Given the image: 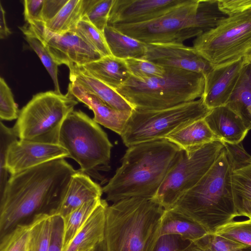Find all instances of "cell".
Instances as JSON below:
<instances>
[{
	"instance_id": "obj_1",
	"label": "cell",
	"mask_w": 251,
	"mask_h": 251,
	"mask_svg": "<svg viewBox=\"0 0 251 251\" xmlns=\"http://www.w3.org/2000/svg\"><path fill=\"white\" fill-rule=\"evenodd\" d=\"M76 172L60 158L10 176L0 194V237L38 214L53 215Z\"/></svg>"
},
{
	"instance_id": "obj_2",
	"label": "cell",
	"mask_w": 251,
	"mask_h": 251,
	"mask_svg": "<svg viewBox=\"0 0 251 251\" xmlns=\"http://www.w3.org/2000/svg\"><path fill=\"white\" fill-rule=\"evenodd\" d=\"M183 150L166 139L128 147L121 165L102 187L106 201L131 197L153 198Z\"/></svg>"
},
{
	"instance_id": "obj_3",
	"label": "cell",
	"mask_w": 251,
	"mask_h": 251,
	"mask_svg": "<svg viewBox=\"0 0 251 251\" xmlns=\"http://www.w3.org/2000/svg\"><path fill=\"white\" fill-rule=\"evenodd\" d=\"M164 210L154 197L126 198L108 205L105 251H153Z\"/></svg>"
},
{
	"instance_id": "obj_4",
	"label": "cell",
	"mask_w": 251,
	"mask_h": 251,
	"mask_svg": "<svg viewBox=\"0 0 251 251\" xmlns=\"http://www.w3.org/2000/svg\"><path fill=\"white\" fill-rule=\"evenodd\" d=\"M233 170L225 148L214 163L173 208L202 225L209 233L239 216L232 184Z\"/></svg>"
},
{
	"instance_id": "obj_5",
	"label": "cell",
	"mask_w": 251,
	"mask_h": 251,
	"mask_svg": "<svg viewBox=\"0 0 251 251\" xmlns=\"http://www.w3.org/2000/svg\"><path fill=\"white\" fill-rule=\"evenodd\" d=\"M226 17L219 10L218 0H185L152 21L112 26L146 44H183L214 28Z\"/></svg>"
},
{
	"instance_id": "obj_6",
	"label": "cell",
	"mask_w": 251,
	"mask_h": 251,
	"mask_svg": "<svg viewBox=\"0 0 251 251\" xmlns=\"http://www.w3.org/2000/svg\"><path fill=\"white\" fill-rule=\"evenodd\" d=\"M204 83L203 75L165 67L162 76L144 79L130 76L115 90L135 109L157 110L201 98Z\"/></svg>"
},
{
	"instance_id": "obj_7",
	"label": "cell",
	"mask_w": 251,
	"mask_h": 251,
	"mask_svg": "<svg viewBox=\"0 0 251 251\" xmlns=\"http://www.w3.org/2000/svg\"><path fill=\"white\" fill-rule=\"evenodd\" d=\"M58 144L69 153V158L80 166V171L104 183L100 171H108L113 147L107 134L93 119L81 110H73L60 129Z\"/></svg>"
},
{
	"instance_id": "obj_8",
	"label": "cell",
	"mask_w": 251,
	"mask_h": 251,
	"mask_svg": "<svg viewBox=\"0 0 251 251\" xmlns=\"http://www.w3.org/2000/svg\"><path fill=\"white\" fill-rule=\"evenodd\" d=\"M78 102L68 92L37 93L20 111L13 127L20 140L58 144L62 125Z\"/></svg>"
},
{
	"instance_id": "obj_9",
	"label": "cell",
	"mask_w": 251,
	"mask_h": 251,
	"mask_svg": "<svg viewBox=\"0 0 251 251\" xmlns=\"http://www.w3.org/2000/svg\"><path fill=\"white\" fill-rule=\"evenodd\" d=\"M211 110L201 98L165 109H134L121 135L123 143L128 148L165 139L184 126L204 119Z\"/></svg>"
},
{
	"instance_id": "obj_10",
	"label": "cell",
	"mask_w": 251,
	"mask_h": 251,
	"mask_svg": "<svg viewBox=\"0 0 251 251\" xmlns=\"http://www.w3.org/2000/svg\"><path fill=\"white\" fill-rule=\"evenodd\" d=\"M193 43L196 51L214 66L242 58L251 47V9L226 17Z\"/></svg>"
},
{
	"instance_id": "obj_11",
	"label": "cell",
	"mask_w": 251,
	"mask_h": 251,
	"mask_svg": "<svg viewBox=\"0 0 251 251\" xmlns=\"http://www.w3.org/2000/svg\"><path fill=\"white\" fill-rule=\"evenodd\" d=\"M224 146L215 140L182 153L166 175L154 198L165 210L173 208L180 198L194 187L217 160Z\"/></svg>"
},
{
	"instance_id": "obj_12",
	"label": "cell",
	"mask_w": 251,
	"mask_h": 251,
	"mask_svg": "<svg viewBox=\"0 0 251 251\" xmlns=\"http://www.w3.org/2000/svg\"><path fill=\"white\" fill-rule=\"evenodd\" d=\"M20 28L24 34H31L40 39L58 65L82 66L102 57L74 30L53 33L46 29L42 22L27 24Z\"/></svg>"
},
{
	"instance_id": "obj_13",
	"label": "cell",
	"mask_w": 251,
	"mask_h": 251,
	"mask_svg": "<svg viewBox=\"0 0 251 251\" xmlns=\"http://www.w3.org/2000/svg\"><path fill=\"white\" fill-rule=\"evenodd\" d=\"M142 58L164 67L184 70L204 76L214 67L193 47L183 44H147Z\"/></svg>"
},
{
	"instance_id": "obj_14",
	"label": "cell",
	"mask_w": 251,
	"mask_h": 251,
	"mask_svg": "<svg viewBox=\"0 0 251 251\" xmlns=\"http://www.w3.org/2000/svg\"><path fill=\"white\" fill-rule=\"evenodd\" d=\"M68 151L59 144L17 140L8 150L6 166L10 176L60 158H69Z\"/></svg>"
},
{
	"instance_id": "obj_15",
	"label": "cell",
	"mask_w": 251,
	"mask_h": 251,
	"mask_svg": "<svg viewBox=\"0 0 251 251\" xmlns=\"http://www.w3.org/2000/svg\"><path fill=\"white\" fill-rule=\"evenodd\" d=\"M185 0H114L107 25H131L155 19Z\"/></svg>"
},
{
	"instance_id": "obj_16",
	"label": "cell",
	"mask_w": 251,
	"mask_h": 251,
	"mask_svg": "<svg viewBox=\"0 0 251 251\" xmlns=\"http://www.w3.org/2000/svg\"><path fill=\"white\" fill-rule=\"evenodd\" d=\"M245 65L241 58L215 66L204 76V88L201 98L208 108L226 104Z\"/></svg>"
},
{
	"instance_id": "obj_17",
	"label": "cell",
	"mask_w": 251,
	"mask_h": 251,
	"mask_svg": "<svg viewBox=\"0 0 251 251\" xmlns=\"http://www.w3.org/2000/svg\"><path fill=\"white\" fill-rule=\"evenodd\" d=\"M68 93L93 111L95 122L122 135L132 112L116 110L95 95L72 82L69 84Z\"/></svg>"
},
{
	"instance_id": "obj_18",
	"label": "cell",
	"mask_w": 251,
	"mask_h": 251,
	"mask_svg": "<svg viewBox=\"0 0 251 251\" xmlns=\"http://www.w3.org/2000/svg\"><path fill=\"white\" fill-rule=\"evenodd\" d=\"M102 187L88 175L80 170L73 175L66 194L52 215L64 218L87 201L101 199Z\"/></svg>"
},
{
	"instance_id": "obj_19",
	"label": "cell",
	"mask_w": 251,
	"mask_h": 251,
	"mask_svg": "<svg viewBox=\"0 0 251 251\" xmlns=\"http://www.w3.org/2000/svg\"><path fill=\"white\" fill-rule=\"evenodd\" d=\"M204 119L222 142L240 143L249 130L241 118L226 105L212 109Z\"/></svg>"
},
{
	"instance_id": "obj_20",
	"label": "cell",
	"mask_w": 251,
	"mask_h": 251,
	"mask_svg": "<svg viewBox=\"0 0 251 251\" xmlns=\"http://www.w3.org/2000/svg\"><path fill=\"white\" fill-rule=\"evenodd\" d=\"M71 82L90 92L112 108L121 111L132 112L133 106L115 90L90 75L82 66L68 67Z\"/></svg>"
},
{
	"instance_id": "obj_21",
	"label": "cell",
	"mask_w": 251,
	"mask_h": 251,
	"mask_svg": "<svg viewBox=\"0 0 251 251\" xmlns=\"http://www.w3.org/2000/svg\"><path fill=\"white\" fill-rule=\"evenodd\" d=\"M108 206L106 200L102 199L64 251H86L103 242Z\"/></svg>"
},
{
	"instance_id": "obj_22",
	"label": "cell",
	"mask_w": 251,
	"mask_h": 251,
	"mask_svg": "<svg viewBox=\"0 0 251 251\" xmlns=\"http://www.w3.org/2000/svg\"><path fill=\"white\" fill-rule=\"evenodd\" d=\"M208 233L200 224L175 208L165 210L159 235H176L191 243L196 242Z\"/></svg>"
},
{
	"instance_id": "obj_23",
	"label": "cell",
	"mask_w": 251,
	"mask_h": 251,
	"mask_svg": "<svg viewBox=\"0 0 251 251\" xmlns=\"http://www.w3.org/2000/svg\"><path fill=\"white\" fill-rule=\"evenodd\" d=\"M82 67L92 76L114 90L131 76L125 60L112 55L102 57Z\"/></svg>"
},
{
	"instance_id": "obj_24",
	"label": "cell",
	"mask_w": 251,
	"mask_h": 251,
	"mask_svg": "<svg viewBox=\"0 0 251 251\" xmlns=\"http://www.w3.org/2000/svg\"><path fill=\"white\" fill-rule=\"evenodd\" d=\"M165 139L188 152L218 140L204 119L195 121L169 134Z\"/></svg>"
},
{
	"instance_id": "obj_25",
	"label": "cell",
	"mask_w": 251,
	"mask_h": 251,
	"mask_svg": "<svg viewBox=\"0 0 251 251\" xmlns=\"http://www.w3.org/2000/svg\"><path fill=\"white\" fill-rule=\"evenodd\" d=\"M103 34L111 54L121 59L142 58L147 44L107 25Z\"/></svg>"
},
{
	"instance_id": "obj_26",
	"label": "cell",
	"mask_w": 251,
	"mask_h": 251,
	"mask_svg": "<svg viewBox=\"0 0 251 251\" xmlns=\"http://www.w3.org/2000/svg\"><path fill=\"white\" fill-rule=\"evenodd\" d=\"M251 129V65H245L233 92L226 105Z\"/></svg>"
},
{
	"instance_id": "obj_27",
	"label": "cell",
	"mask_w": 251,
	"mask_h": 251,
	"mask_svg": "<svg viewBox=\"0 0 251 251\" xmlns=\"http://www.w3.org/2000/svg\"><path fill=\"white\" fill-rule=\"evenodd\" d=\"M83 0H68L58 13L49 21L43 23L44 27L50 32L62 34L73 30L81 19Z\"/></svg>"
},
{
	"instance_id": "obj_28",
	"label": "cell",
	"mask_w": 251,
	"mask_h": 251,
	"mask_svg": "<svg viewBox=\"0 0 251 251\" xmlns=\"http://www.w3.org/2000/svg\"><path fill=\"white\" fill-rule=\"evenodd\" d=\"M102 199L85 202L63 219V250L64 251L87 219L100 204Z\"/></svg>"
},
{
	"instance_id": "obj_29",
	"label": "cell",
	"mask_w": 251,
	"mask_h": 251,
	"mask_svg": "<svg viewBox=\"0 0 251 251\" xmlns=\"http://www.w3.org/2000/svg\"><path fill=\"white\" fill-rule=\"evenodd\" d=\"M53 215L44 213L33 218L27 251H48L50 245Z\"/></svg>"
},
{
	"instance_id": "obj_30",
	"label": "cell",
	"mask_w": 251,
	"mask_h": 251,
	"mask_svg": "<svg viewBox=\"0 0 251 251\" xmlns=\"http://www.w3.org/2000/svg\"><path fill=\"white\" fill-rule=\"evenodd\" d=\"M181 251H251V247L209 233Z\"/></svg>"
},
{
	"instance_id": "obj_31",
	"label": "cell",
	"mask_w": 251,
	"mask_h": 251,
	"mask_svg": "<svg viewBox=\"0 0 251 251\" xmlns=\"http://www.w3.org/2000/svg\"><path fill=\"white\" fill-rule=\"evenodd\" d=\"M114 0H83L82 19L103 33Z\"/></svg>"
},
{
	"instance_id": "obj_32",
	"label": "cell",
	"mask_w": 251,
	"mask_h": 251,
	"mask_svg": "<svg viewBox=\"0 0 251 251\" xmlns=\"http://www.w3.org/2000/svg\"><path fill=\"white\" fill-rule=\"evenodd\" d=\"M232 184L234 201L238 213L241 208L251 206V164L233 171Z\"/></svg>"
},
{
	"instance_id": "obj_33",
	"label": "cell",
	"mask_w": 251,
	"mask_h": 251,
	"mask_svg": "<svg viewBox=\"0 0 251 251\" xmlns=\"http://www.w3.org/2000/svg\"><path fill=\"white\" fill-rule=\"evenodd\" d=\"M33 219L19 224L0 237V251H27Z\"/></svg>"
},
{
	"instance_id": "obj_34",
	"label": "cell",
	"mask_w": 251,
	"mask_h": 251,
	"mask_svg": "<svg viewBox=\"0 0 251 251\" xmlns=\"http://www.w3.org/2000/svg\"><path fill=\"white\" fill-rule=\"evenodd\" d=\"M102 57L111 55L103 33L88 21L81 19L74 30Z\"/></svg>"
},
{
	"instance_id": "obj_35",
	"label": "cell",
	"mask_w": 251,
	"mask_h": 251,
	"mask_svg": "<svg viewBox=\"0 0 251 251\" xmlns=\"http://www.w3.org/2000/svg\"><path fill=\"white\" fill-rule=\"evenodd\" d=\"M25 39L37 54L42 64L50 76L54 86V91L61 93L58 80V66L43 42L36 36L24 34Z\"/></svg>"
},
{
	"instance_id": "obj_36",
	"label": "cell",
	"mask_w": 251,
	"mask_h": 251,
	"mask_svg": "<svg viewBox=\"0 0 251 251\" xmlns=\"http://www.w3.org/2000/svg\"><path fill=\"white\" fill-rule=\"evenodd\" d=\"M214 233L251 247V220L233 221L218 228Z\"/></svg>"
},
{
	"instance_id": "obj_37",
	"label": "cell",
	"mask_w": 251,
	"mask_h": 251,
	"mask_svg": "<svg viewBox=\"0 0 251 251\" xmlns=\"http://www.w3.org/2000/svg\"><path fill=\"white\" fill-rule=\"evenodd\" d=\"M13 127H9L1 122L0 124V194L8 180L6 166V156L10 145L18 140Z\"/></svg>"
},
{
	"instance_id": "obj_38",
	"label": "cell",
	"mask_w": 251,
	"mask_h": 251,
	"mask_svg": "<svg viewBox=\"0 0 251 251\" xmlns=\"http://www.w3.org/2000/svg\"><path fill=\"white\" fill-rule=\"evenodd\" d=\"M125 61L131 76L138 79L161 76L165 73V67L143 58H129Z\"/></svg>"
},
{
	"instance_id": "obj_39",
	"label": "cell",
	"mask_w": 251,
	"mask_h": 251,
	"mask_svg": "<svg viewBox=\"0 0 251 251\" xmlns=\"http://www.w3.org/2000/svg\"><path fill=\"white\" fill-rule=\"evenodd\" d=\"M20 111L11 89L2 77L0 78V118L1 120L17 119Z\"/></svg>"
},
{
	"instance_id": "obj_40",
	"label": "cell",
	"mask_w": 251,
	"mask_h": 251,
	"mask_svg": "<svg viewBox=\"0 0 251 251\" xmlns=\"http://www.w3.org/2000/svg\"><path fill=\"white\" fill-rule=\"evenodd\" d=\"M222 142L227 152L233 171L243 169L251 164V155L245 151L241 142Z\"/></svg>"
},
{
	"instance_id": "obj_41",
	"label": "cell",
	"mask_w": 251,
	"mask_h": 251,
	"mask_svg": "<svg viewBox=\"0 0 251 251\" xmlns=\"http://www.w3.org/2000/svg\"><path fill=\"white\" fill-rule=\"evenodd\" d=\"M191 242L176 235L161 236L153 251H181Z\"/></svg>"
},
{
	"instance_id": "obj_42",
	"label": "cell",
	"mask_w": 251,
	"mask_h": 251,
	"mask_svg": "<svg viewBox=\"0 0 251 251\" xmlns=\"http://www.w3.org/2000/svg\"><path fill=\"white\" fill-rule=\"evenodd\" d=\"M219 10L227 17L251 9V0H218Z\"/></svg>"
},
{
	"instance_id": "obj_43",
	"label": "cell",
	"mask_w": 251,
	"mask_h": 251,
	"mask_svg": "<svg viewBox=\"0 0 251 251\" xmlns=\"http://www.w3.org/2000/svg\"><path fill=\"white\" fill-rule=\"evenodd\" d=\"M45 0H25L24 17L27 24L42 22V14Z\"/></svg>"
},
{
	"instance_id": "obj_44",
	"label": "cell",
	"mask_w": 251,
	"mask_h": 251,
	"mask_svg": "<svg viewBox=\"0 0 251 251\" xmlns=\"http://www.w3.org/2000/svg\"><path fill=\"white\" fill-rule=\"evenodd\" d=\"M68 0H45L42 14V22L52 19L66 3Z\"/></svg>"
},
{
	"instance_id": "obj_45",
	"label": "cell",
	"mask_w": 251,
	"mask_h": 251,
	"mask_svg": "<svg viewBox=\"0 0 251 251\" xmlns=\"http://www.w3.org/2000/svg\"><path fill=\"white\" fill-rule=\"evenodd\" d=\"M11 33V31L6 25L5 11L0 3V38L1 39H4Z\"/></svg>"
},
{
	"instance_id": "obj_46",
	"label": "cell",
	"mask_w": 251,
	"mask_h": 251,
	"mask_svg": "<svg viewBox=\"0 0 251 251\" xmlns=\"http://www.w3.org/2000/svg\"><path fill=\"white\" fill-rule=\"evenodd\" d=\"M239 216H246L251 220V206L241 208L238 211Z\"/></svg>"
},
{
	"instance_id": "obj_47",
	"label": "cell",
	"mask_w": 251,
	"mask_h": 251,
	"mask_svg": "<svg viewBox=\"0 0 251 251\" xmlns=\"http://www.w3.org/2000/svg\"><path fill=\"white\" fill-rule=\"evenodd\" d=\"M242 58L245 65H251V47L246 52Z\"/></svg>"
},
{
	"instance_id": "obj_48",
	"label": "cell",
	"mask_w": 251,
	"mask_h": 251,
	"mask_svg": "<svg viewBox=\"0 0 251 251\" xmlns=\"http://www.w3.org/2000/svg\"><path fill=\"white\" fill-rule=\"evenodd\" d=\"M94 251H105L103 242L96 247Z\"/></svg>"
},
{
	"instance_id": "obj_49",
	"label": "cell",
	"mask_w": 251,
	"mask_h": 251,
	"mask_svg": "<svg viewBox=\"0 0 251 251\" xmlns=\"http://www.w3.org/2000/svg\"><path fill=\"white\" fill-rule=\"evenodd\" d=\"M96 248V247H95ZM95 248H93V249H89L86 251H94V250H95Z\"/></svg>"
}]
</instances>
